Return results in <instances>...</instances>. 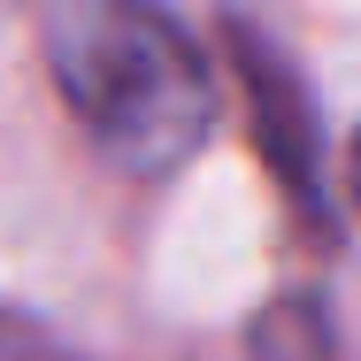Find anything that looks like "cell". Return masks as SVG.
Segmentation results:
<instances>
[{"label":"cell","instance_id":"1","mask_svg":"<svg viewBox=\"0 0 361 361\" xmlns=\"http://www.w3.org/2000/svg\"><path fill=\"white\" fill-rule=\"evenodd\" d=\"M47 70L85 139L131 177L185 169L216 131V70L161 8L62 0L47 16Z\"/></svg>","mask_w":361,"mask_h":361},{"label":"cell","instance_id":"2","mask_svg":"<svg viewBox=\"0 0 361 361\" xmlns=\"http://www.w3.org/2000/svg\"><path fill=\"white\" fill-rule=\"evenodd\" d=\"M354 200H361V139H354Z\"/></svg>","mask_w":361,"mask_h":361}]
</instances>
